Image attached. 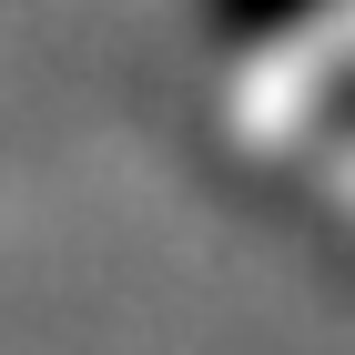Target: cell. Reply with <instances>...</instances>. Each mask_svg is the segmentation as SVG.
I'll return each instance as SVG.
<instances>
[{
    "label": "cell",
    "instance_id": "6da1fadb",
    "mask_svg": "<svg viewBox=\"0 0 355 355\" xmlns=\"http://www.w3.org/2000/svg\"><path fill=\"white\" fill-rule=\"evenodd\" d=\"M304 0H223V21H244V31H274V21H295Z\"/></svg>",
    "mask_w": 355,
    "mask_h": 355
}]
</instances>
